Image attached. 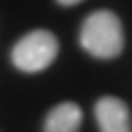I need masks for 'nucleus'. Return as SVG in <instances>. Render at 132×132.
<instances>
[{
  "label": "nucleus",
  "instance_id": "nucleus-1",
  "mask_svg": "<svg viewBox=\"0 0 132 132\" xmlns=\"http://www.w3.org/2000/svg\"><path fill=\"white\" fill-rule=\"evenodd\" d=\"M80 46L94 59H115L124 51V27L115 13H90L80 27Z\"/></svg>",
  "mask_w": 132,
  "mask_h": 132
},
{
  "label": "nucleus",
  "instance_id": "nucleus-2",
  "mask_svg": "<svg viewBox=\"0 0 132 132\" xmlns=\"http://www.w3.org/2000/svg\"><path fill=\"white\" fill-rule=\"evenodd\" d=\"M59 55V40L48 29H34L21 36L11 51L13 65L23 73H38L51 67Z\"/></svg>",
  "mask_w": 132,
  "mask_h": 132
},
{
  "label": "nucleus",
  "instance_id": "nucleus-3",
  "mask_svg": "<svg viewBox=\"0 0 132 132\" xmlns=\"http://www.w3.org/2000/svg\"><path fill=\"white\" fill-rule=\"evenodd\" d=\"M98 132H132V115L128 105L118 96H101L94 103Z\"/></svg>",
  "mask_w": 132,
  "mask_h": 132
},
{
  "label": "nucleus",
  "instance_id": "nucleus-4",
  "mask_svg": "<svg viewBox=\"0 0 132 132\" xmlns=\"http://www.w3.org/2000/svg\"><path fill=\"white\" fill-rule=\"evenodd\" d=\"M82 109L76 103H59L44 118L42 132H80Z\"/></svg>",
  "mask_w": 132,
  "mask_h": 132
},
{
  "label": "nucleus",
  "instance_id": "nucleus-5",
  "mask_svg": "<svg viewBox=\"0 0 132 132\" xmlns=\"http://www.w3.org/2000/svg\"><path fill=\"white\" fill-rule=\"evenodd\" d=\"M61 6H73V4H80L82 0H57Z\"/></svg>",
  "mask_w": 132,
  "mask_h": 132
}]
</instances>
